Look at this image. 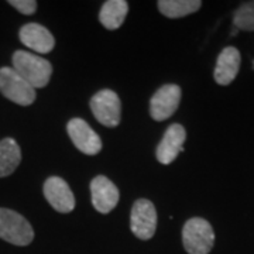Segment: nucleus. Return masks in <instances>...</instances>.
Listing matches in <instances>:
<instances>
[{"instance_id": "1", "label": "nucleus", "mask_w": 254, "mask_h": 254, "mask_svg": "<svg viewBox=\"0 0 254 254\" xmlns=\"http://www.w3.org/2000/svg\"><path fill=\"white\" fill-rule=\"evenodd\" d=\"M13 69L36 89L48 85L53 75V65L40 55L18 50L13 54Z\"/></svg>"}, {"instance_id": "2", "label": "nucleus", "mask_w": 254, "mask_h": 254, "mask_svg": "<svg viewBox=\"0 0 254 254\" xmlns=\"http://www.w3.org/2000/svg\"><path fill=\"white\" fill-rule=\"evenodd\" d=\"M182 243L188 254H209L215 243V232L208 220L192 218L182 229Z\"/></svg>"}, {"instance_id": "3", "label": "nucleus", "mask_w": 254, "mask_h": 254, "mask_svg": "<svg viewBox=\"0 0 254 254\" xmlns=\"http://www.w3.org/2000/svg\"><path fill=\"white\" fill-rule=\"evenodd\" d=\"M0 239L11 245L27 246L34 239V230L20 213L0 208Z\"/></svg>"}, {"instance_id": "4", "label": "nucleus", "mask_w": 254, "mask_h": 254, "mask_svg": "<svg viewBox=\"0 0 254 254\" xmlns=\"http://www.w3.org/2000/svg\"><path fill=\"white\" fill-rule=\"evenodd\" d=\"M0 92L20 106H28L36 100V89L13 68H0Z\"/></svg>"}, {"instance_id": "5", "label": "nucleus", "mask_w": 254, "mask_h": 254, "mask_svg": "<svg viewBox=\"0 0 254 254\" xmlns=\"http://www.w3.org/2000/svg\"><path fill=\"white\" fill-rule=\"evenodd\" d=\"M92 113L100 125L106 127H118L120 125L122 103L118 93L112 89H102L92 96L89 102Z\"/></svg>"}, {"instance_id": "6", "label": "nucleus", "mask_w": 254, "mask_h": 254, "mask_svg": "<svg viewBox=\"0 0 254 254\" xmlns=\"http://www.w3.org/2000/svg\"><path fill=\"white\" fill-rule=\"evenodd\" d=\"M130 229L133 235L141 240H148L154 236L157 229V210L151 200L140 198L133 203Z\"/></svg>"}, {"instance_id": "7", "label": "nucleus", "mask_w": 254, "mask_h": 254, "mask_svg": "<svg viewBox=\"0 0 254 254\" xmlns=\"http://www.w3.org/2000/svg\"><path fill=\"white\" fill-rule=\"evenodd\" d=\"M182 91L178 85L168 83L157 89L150 100V115L157 122L170 119L177 112L181 102Z\"/></svg>"}, {"instance_id": "8", "label": "nucleus", "mask_w": 254, "mask_h": 254, "mask_svg": "<svg viewBox=\"0 0 254 254\" xmlns=\"http://www.w3.org/2000/svg\"><path fill=\"white\" fill-rule=\"evenodd\" d=\"M68 136L73 145L86 155H96L102 150V140L99 134L83 119L73 118L66 125Z\"/></svg>"}, {"instance_id": "9", "label": "nucleus", "mask_w": 254, "mask_h": 254, "mask_svg": "<svg viewBox=\"0 0 254 254\" xmlns=\"http://www.w3.org/2000/svg\"><path fill=\"white\" fill-rule=\"evenodd\" d=\"M92 205L99 213H109L120 199L119 188L105 175L95 177L91 182Z\"/></svg>"}, {"instance_id": "10", "label": "nucleus", "mask_w": 254, "mask_h": 254, "mask_svg": "<svg viewBox=\"0 0 254 254\" xmlns=\"http://www.w3.org/2000/svg\"><path fill=\"white\" fill-rule=\"evenodd\" d=\"M48 203L60 213H69L75 208V196L69 185L60 177H50L43 187Z\"/></svg>"}, {"instance_id": "11", "label": "nucleus", "mask_w": 254, "mask_h": 254, "mask_svg": "<svg viewBox=\"0 0 254 254\" xmlns=\"http://www.w3.org/2000/svg\"><path fill=\"white\" fill-rule=\"evenodd\" d=\"M185 140H187V130L184 128V126L178 123L171 125L167 128L160 144L157 145V150H155L157 160L164 165H168L175 161L178 154L184 151Z\"/></svg>"}, {"instance_id": "12", "label": "nucleus", "mask_w": 254, "mask_h": 254, "mask_svg": "<svg viewBox=\"0 0 254 254\" xmlns=\"http://www.w3.org/2000/svg\"><path fill=\"white\" fill-rule=\"evenodd\" d=\"M18 37L24 46L38 54H47L53 51L55 46L54 36L48 31V28L37 23L24 24L20 28Z\"/></svg>"}, {"instance_id": "13", "label": "nucleus", "mask_w": 254, "mask_h": 254, "mask_svg": "<svg viewBox=\"0 0 254 254\" xmlns=\"http://www.w3.org/2000/svg\"><path fill=\"white\" fill-rule=\"evenodd\" d=\"M240 53L235 47H226L218 57L216 66H215V81L219 85L226 86L235 81V78L240 69Z\"/></svg>"}, {"instance_id": "14", "label": "nucleus", "mask_w": 254, "mask_h": 254, "mask_svg": "<svg viewBox=\"0 0 254 254\" xmlns=\"http://www.w3.org/2000/svg\"><path fill=\"white\" fill-rule=\"evenodd\" d=\"M127 11H128V3L126 0L105 1L99 11L100 24L108 30H116L123 24Z\"/></svg>"}, {"instance_id": "15", "label": "nucleus", "mask_w": 254, "mask_h": 254, "mask_svg": "<svg viewBox=\"0 0 254 254\" xmlns=\"http://www.w3.org/2000/svg\"><path fill=\"white\" fill-rule=\"evenodd\" d=\"M21 161V150L13 138H3L0 141V178L9 177L16 171Z\"/></svg>"}, {"instance_id": "16", "label": "nucleus", "mask_w": 254, "mask_h": 254, "mask_svg": "<svg viewBox=\"0 0 254 254\" xmlns=\"http://www.w3.org/2000/svg\"><path fill=\"white\" fill-rule=\"evenodd\" d=\"M158 10L168 18L185 17L198 11L202 6L199 0H160Z\"/></svg>"}, {"instance_id": "17", "label": "nucleus", "mask_w": 254, "mask_h": 254, "mask_svg": "<svg viewBox=\"0 0 254 254\" xmlns=\"http://www.w3.org/2000/svg\"><path fill=\"white\" fill-rule=\"evenodd\" d=\"M233 24L237 30L243 31H254V1L243 3L235 11Z\"/></svg>"}, {"instance_id": "18", "label": "nucleus", "mask_w": 254, "mask_h": 254, "mask_svg": "<svg viewBox=\"0 0 254 254\" xmlns=\"http://www.w3.org/2000/svg\"><path fill=\"white\" fill-rule=\"evenodd\" d=\"M10 4L17 9L20 13L30 16V14H34L37 10V1L34 0H10Z\"/></svg>"}, {"instance_id": "19", "label": "nucleus", "mask_w": 254, "mask_h": 254, "mask_svg": "<svg viewBox=\"0 0 254 254\" xmlns=\"http://www.w3.org/2000/svg\"><path fill=\"white\" fill-rule=\"evenodd\" d=\"M237 33H239V30H237V28L235 27V30L232 31V36H237Z\"/></svg>"}, {"instance_id": "20", "label": "nucleus", "mask_w": 254, "mask_h": 254, "mask_svg": "<svg viewBox=\"0 0 254 254\" xmlns=\"http://www.w3.org/2000/svg\"><path fill=\"white\" fill-rule=\"evenodd\" d=\"M253 66H254V65H253Z\"/></svg>"}]
</instances>
